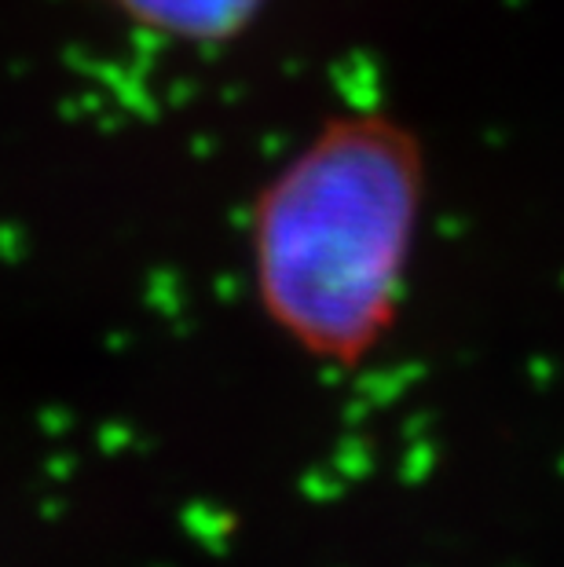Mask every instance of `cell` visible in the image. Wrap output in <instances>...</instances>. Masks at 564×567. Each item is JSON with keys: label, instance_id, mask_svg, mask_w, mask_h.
<instances>
[{"label": "cell", "instance_id": "6da1fadb", "mask_svg": "<svg viewBox=\"0 0 564 567\" xmlns=\"http://www.w3.org/2000/svg\"><path fill=\"white\" fill-rule=\"evenodd\" d=\"M422 202V154L403 125L381 114L322 125L268 179L249 220L268 319L316 359H363L400 308Z\"/></svg>", "mask_w": 564, "mask_h": 567}, {"label": "cell", "instance_id": "7a4b0ae2", "mask_svg": "<svg viewBox=\"0 0 564 567\" xmlns=\"http://www.w3.org/2000/svg\"><path fill=\"white\" fill-rule=\"evenodd\" d=\"M268 0H114L129 22L173 41H227L254 22Z\"/></svg>", "mask_w": 564, "mask_h": 567}]
</instances>
